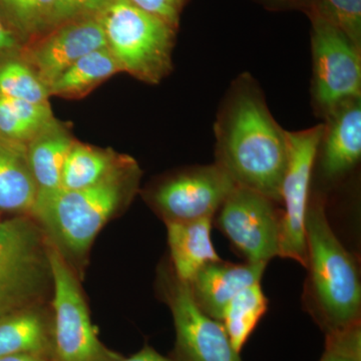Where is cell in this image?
I'll return each instance as SVG.
<instances>
[{"instance_id": "cell-1", "label": "cell", "mask_w": 361, "mask_h": 361, "mask_svg": "<svg viewBox=\"0 0 361 361\" xmlns=\"http://www.w3.org/2000/svg\"><path fill=\"white\" fill-rule=\"evenodd\" d=\"M218 166L237 186L281 203L288 161V130L282 129L250 73L230 85L214 123Z\"/></svg>"}, {"instance_id": "cell-2", "label": "cell", "mask_w": 361, "mask_h": 361, "mask_svg": "<svg viewBox=\"0 0 361 361\" xmlns=\"http://www.w3.org/2000/svg\"><path fill=\"white\" fill-rule=\"evenodd\" d=\"M311 311L325 334L360 324L361 284L355 258L330 227L324 206L310 202L305 220Z\"/></svg>"}, {"instance_id": "cell-3", "label": "cell", "mask_w": 361, "mask_h": 361, "mask_svg": "<svg viewBox=\"0 0 361 361\" xmlns=\"http://www.w3.org/2000/svg\"><path fill=\"white\" fill-rule=\"evenodd\" d=\"M141 170L128 158L106 179L78 190H54L37 194L32 215L52 238L75 255H82L102 228L126 204L139 187Z\"/></svg>"}, {"instance_id": "cell-4", "label": "cell", "mask_w": 361, "mask_h": 361, "mask_svg": "<svg viewBox=\"0 0 361 361\" xmlns=\"http://www.w3.org/2000/svg\"><path fill=\"white\" fill-rule=\"evenodd\" d=\"M97 18L121 71L149 85L172 71L178 28L127 0H109Z\"/></svg>"}, {"instance_id": "cell-5", "label": "cell", "mask_w": 361, "mask_h": 361, "mask_svg": "<svg viewBox=\"0 0 361 361\" xmlns=\"http://www.w3.org/2000/svg\"><path fill=\"white\" fill-rule=\"evenodd\" d=\"M54 285L51 361H114L121 356L109 350L97 336L80 284L58 247H47Z\"/></svg>"}, {"instance_id": "cell-6", "label": "cell", "mask_w": 361, "mask_h": 361, "mask_svg": "<svg viewBox=\"0 0 361 361\" xmlns=\"http://www.w3.org/2000/svg\"><path fill=\"white\" fill-rule=\"evenodd\" d=\"M311 23L312 99L324 118L339 104L361 97V49L341 30L318 14Z\"/></svg>"}, {"instance_id": "cell-7", "label": "cell", "mask_w": 361, "mask_h": 361, "mask_svg": "<svg viewBox=\"0 0 361 361\" xmlns=\"http://www.w3.org/2000/svg\"><path fill=\"white\" fill-rule=\"evenodd\" d=\"M323 125L288 132V161L281 186L284 214L280 222L279 257L307 264L305 220L311 175L318 155Z\"/></svg>"}, {"instance_id": "cell-8", "label": "cell", "mask_w": 361, "mask_h": 361, "mask_svg": "<svg viewBox=\"0 0 361 361\" xmlns=\"http://www.w3.org/2000/svg\"><path fill=\"white\" fill-rule=\"evenodd\" d=\"M280 222L274 202L237 185L218 210V227L254 264L279 257Z\"/></svg>"}, {"instance_id": "cell-9", "label": "cell", "mask_w": 361, "mask_h": 361, "mask_svg": "<svg viewBox=\"0 0 361 361\" xmlns=\"http://www.w3.org/2000/svg\"><path fill=\"white\" fill-rule=\"evenodd\" d=\"M235 186L217 164L196 166L161 180L148 200L165 223L212 219Z\"/></svg>"}, {"instance_id": "cell-10", "label": "cell", "mask_w": 361, "mask_h": 361, "mask_svg": "<svg viewBox=\"0 0 361 361\" xmlns=\"http://www.w3.org/2000/svg\"><path fill=\"white\" fill-rule=\"evenodd\" d=\"M165 281L166 300L177 336V360L242 361L222 323L207 315L197 305L189 283L176 276L174 271Z\"/></svg>"}, {"instance_id": "cell-11", "label": "cell", "mask_w": 361, "mask_h": 361, "mask_svg": "<svg viewBox=\"0 0 361 361\" xmlns=\"http://www.w3.org/2000/svg\"><path fill=\"white\" fill-rule=\"evenodd\" d=\"M106 47L97 16L68 21L25 47L23 59L47 87L78 59Z\"/></svg>"}, {"instance_id": "cell-12", "label": "cell", "mask_w": 361, "mask_h": 361, "mask_svg": "<svg viewBox=\"0 0 361 361\" xmlns=\"http://www.w3.org/2000/svg\"><path fill=\"white\" fill-rule=\"evenodd\" d=\"M320 164L330 179L355 167L361 157V97L344 102L324 116Z\"/></svg>"}, {"instance_id": "cell-13", "label": "cell", "mask_w": 361, "mask_h": 361, "mask_svg": "<svg viewBox=\"0 0 361 361\" xmlns=\"http://www.w3.org/2000/svg\"><path fill=\"white\" fill-rule=\"evenodd\" d=\"M265 268V264L215 261L201 267L188 283L197 305L220 322L228 303L246 287L260 282Z\"/></svg>"}, {"instance_id": "cell-14", "label": "cell", "mask_w": 361, "mask_h": 361, "mask_svg": "<svg viewBox=\"0 0 361 361\" xmlns=\"http://www.w3.org/2000/svg\"><path fill=\"white\" fill-rule=\"evenodd\" d=\"M49 280L47 252L37 257H0V316L30 307Z\"/></svg>"}, {"instance_id": "cell-15", "label": "cell", "mask_w": 361, "mask_h": 361, "mask_svg": "<svg viewBox=\"0 0 361 361\" xmlns=\"http://www.w3.org/2000/svg\"><path fill=\"white\" fill-rule=\"evenodd\" d=\"M37 193L26 144L0 135V212L32 213Z\"/></svg>"}, {"instance_id": "cell-16", "label": "cell", "mask_w": 361, "mask_h": 361, "mask_svg": "<svg viewBox=\"0 0 361 361\" xmlns=\"http://www.w3.org/2000/svg\"><path fill=\"white\" fill-rule=\"evenodd\" d=\"M171 260L176 276L189 282L207 263L220 261L211 238L212 219L166 222Z\"/></svg>"}, {"instance_id": "cell-17", "label": "cell", "mask_w": 361, "mask_h": 361, "mask_svg": "<svg viewBox=\"0 0 361 361\" xmlns=\"http://www.w3.org/2000/svg\"><path fill=\"white\" fill-rule=\"evenodd\" d=\"M75 142L65 126L54 118L26 144L37 194L61 188L63 165Z\"/></svg>"}, {"instance_id": "cell-18", "label": "cell", "mask_w": 361, "mask_h": 361, "mask_svg": "<svg viewBox=\"0 0 361 361\" xmlns=\"http://www.w3.org/2000/svg\"><path fill=\"white\" fill-rule=\"evenodd\" d=\"M49 353L51 331L40 313L28 307L0 316V357Z\"/></svg>"}, {"instance_id": "cell-19", "label": "cell", "mask_w": 361, "mask_h": 361, "mask_svg": "<svg viewBox=\"0 0 361 361\" xmlns=\"http://www.w3.org/2000/svg\"><path fill=\"white\" fill-rule=\"evenodd\" d=\"M120 66L108 47L85 54L49 85L51 97L80 99L116 73Z\"/></svg>"}, {"instance_id": "cell-20", "label": "cell", "mask_w": 361, "mask_h": 361, "mask_svg": "<svg viewBox=\"0 0 361 361\" xmlns=\"http://www.w3.org/2000/svg\"><path fill=\"white\" fill-rule=\"evenodd\" d=\"M128 156L118 155L110 149L94 148L75 142L66 157L61 173V189H84L106 179L123 165Z\"/></svg>"}, {"instance_id": "cell-21", "label": "cell", "mask_w": 361, "mask_h": 361, "mask_svg": "<svg viewBox=\"0 0 361 361\" xmlns=\"http://www.w3.org/2000/svg\"><path fill=\"white\" fill-rule=\"evenodd\" d=\"M267 310L260 282L246 287L228 303L220 322L235 350L240 353Z\"/></svg>"}, {"instance_id": "cell-22", "label": "cell", "mask_w": 361, "mask_h": 361, "mask_svg": "<svg viewBox=\"0 0 361 361\" xmlns=\"http://www.w3.org/2000/svg\"><path fill=\"white\" fill-rule=\"evenodd\" d=\"M58 0H0V16L21 44H30L51 30Z\"/></svg>"}, {"instance_id": "cell-23", "label": "cell", "mask_w": 361, "mask_h": 361, "mask_svg": "<svg viewBox=\"0 0 361 361\" xmlns=\"http://www.w3.org/2000/svg\"><path fill=\"white\" fill-rule=\"evenodd\" d=\"M54 120L51 104H40L0 97V135L27 144Z\"/></svg>"}, {"instance_id": "cell-24", "label": "cell", "mask_w": 361, "mask_h": 361, "mask_svg": "<svg viewBox=\"0 0 361 361\" xmlns=\"http://www.w3.org/2000/svg\"><path fill=\"white\" fill-rule=\"evenodd\" d=\"M0 97L33 104H49V87L23 58L0 59Z\"/></svg>"}, {"instance_id": "cell-25", "label": "cell", "mask_w": 361, "mask_h": 361, "mask_svg": "<svg viewBox=\"0 0 361 361\" xmlns=\"http://www.w3.org/2000/svg\"><path fill=\"white\" fill-rule=\"evenodd\" d=\"M39 228L26 218L0 221V257L27 258L47 254Z\"/></svg>"}, {"instance_id": "cell-26", "label": "cell", "mask_w": 361, "mask_h": 361, "mask_svg": "<svg viewBox=\"0 0 361 361\" xmlns=\"http://www.w3.org/2000/svg\"><path fill=\"white\" fill-rule=\"evenodd\" d=\"M310 13L336 26L361 49V0H317Z\"/></svg>"}, {"instance_id": "cell-27", "label": "cell", "mask_w": 361, "mask_h": 361, "mask_svg": "<svg viewBox=\"0 0 361 361\" xmlns=\"http://www.w3.org/2000/svg\"><path fill=\"white\" fill-rule=\"evenodd\" d=\"M325 336V350L320 361H361L360 324Z\"/></svg>"}, {"instance_id": "cell-28", "label": "cell", "mask_w": 361, "mask_h": 361, "mask_svg": "<svg viewBox=\"0 0 361 361\" xmlns=\"http://www.w3.org/2000/svg\"><path fill=\"white\" fill-rule=\"evenodd\" d=\"M108 2L109 0H58L49 30L68 21L97 16Z\"/></svg>"}, {"instance_id": "cell-29", "label": "cell", "mask_w": 361, "mask_h": 361, "mask_svg": "<svg viewBox=\"0 0 361 361\" xmlns=\"http://www.w3.org/2000/svg\"><path fill=\"white\" fill-rule=\"evenodd\" d=\"M147 13L179 28L180 14L188 0H127Z\"/></svg>"}, {"instance_id": "cell-30", "label": "cell", "mask_w": 361, "mask_h": 361, "mask_svg": "<svg viewBox=\"0 0 361 361\" xmlns=\"http://www.w3.org/2000/svg\"><path fill=\"white\" fill-rule=\"evenodd\" d=\"M270 11H302L304 13L315 6L317 0H255Z\"/></svg>"}, {"instance_id": "cell-31", "label": "cell", "mask_w": 361, "mask_h": 361, "mask_svg": "<svg viewBox=\"0 0 361 361\" xmlns=\"http://www.w3.org/2000/svg\"><path fill=\"white\" fill-rule=\"evenodd\" d=\"M21 49L23 44L0 16V59L18 54Z\"/></svg>"}, {"instance_id": "cell-32", "label": "cell", "mask_w": 361, "mask_h": 361, "mask_svg": "<svg viewBox=\"0 0 361 361\" xmlns=\"http://www.w3.org/2000/svg\"><path fill=\"white\" fill-rule=\"evenodd\" d=\"M114 361H180L177 358L167 357V356L161 355L155 349L152 348L151 346H145L142 350L135 355L130 356L129 358H122Z\"/></svg>"}, {"instance_id": "cell-33", "label": "cell", "mask_w": 361, "mask_h": 361, "mask_svg": "<svg viewBox=\"0 0 361 361\" xmlns=\"http://www.w3.org/2000/svg\"><path fill=\"white\" fill-rule=\"evenodd\" d=\"M0 361H51V358L37 355H16L0 357Z\"/></svg>"}]
</instances>
